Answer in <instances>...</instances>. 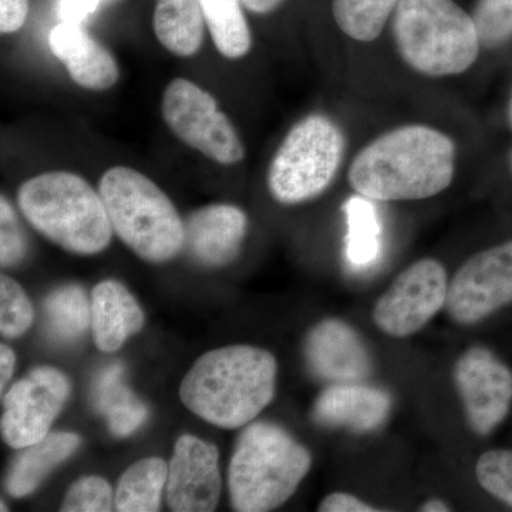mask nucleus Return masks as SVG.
Returning <instances> with one entry per match:
<instances>
[{"instance_id":"1","label":"nucleus","mask_w":512,"mask_h":512,"mask_svg":"<svg viewBox=\"0 0 512 512\" xmlns=\"http://www.w3.org/2000/svg\"><path fill=\"white\" fill-rule=\"evenodd\" d=\"M456 171V146L436 128L410 124L370 141L350 164L356 194L372 201L426 200L447 190Z\"/></svg>"},{"instance_id":"2","label":"nucleus","mask_w":512,"mask_h":512,"mask_svg":"<svg viewBox=\"0 0 512 512\" xmlns=\"http://www.w3.org/2000/svg\"><path fill=\"white\" fill-rule=\"evenodd\" d=\"M278 365L255 346H227L202 355L180 387L187 409L222 427L248 426L274 400Z\"/></svg>"},{"instance_id":"3","label":"nucleus","mask_w":512,"mask_h":512,"mask_svg":"<svg viewBox=\"0 0 512 512\" xmlns=\"http://www.w3.org/2000/svg\"><path fill=\"white\" fill-rule=\"evenodd\" d=\"M311 466V454L288 431L269 421H252L239 436L229 464L232 507L239 512L281 507Z\"/></svg>"},{"instance_id":"4","label":"nucleus","mask_w":512,"mask_h":512,"mask_svg":"<svg viewBox=\"0 0 512 512\" xmlns=\"http://www.w3.org/2000/svg\"><path fill=\"white\" fill-rule=\"evenodd\" d=\"M18 204L36 231L72 254H99L110 244L114 231L103 198L79 175L56 171L30 178Z\"/></svg>"},{"instance_id":"5","label":"nucleus","mask_w":512,"mask_h":512,"mask_svg":"<svg viewBox=\"0 0 512 512\" xmlns=\"http://www.w3.org/2000/svg\"><path fill=\"white\" fill-rule=\"evenodd\" d=\"M393 35L403 62L424 76L467 72L480 53L474 20L454 0H399Z\"/></svg>"},{"instance_id":"6","label":"nucleus","mask_w":512,"mask_h":512,"mask_svg":"<svg viewBox=\"0 0 512 512\" xmlns=\"http://www.w3.org/2000/svg\"><path fill=\"white\" fill-rule=\"evenodd\" d=\"M99 192L113 231L144 261H170L184 248V221L146 175L133 168H111L101 178Z\"/></svg>"},{"instance_id":"7","label":"nucleus","mask_w":512,"mask_h":512,"mask_svg":"<svg viewBox=\"0 0 512 512\" xmlns=\"http://www.w3.org/2000/svg\"><path fill=\"white\" fill-rule=\"evenodd\" d=\"M345 154V136L329 117L311 114L286 134L269 165L268 188L281 204H301L328 190Z\"/></svg>"},{"instance_id":"8","label":"nucleus","mask_w":512,"mask_h":512,"mask_svg":"<svg viewBox=\"0 0 512 512\" xmlns=\"http://www.w3.org/2000/svg\"><path fill=\"white\" fill-rule=\"evenodd\" d=\"M163 117L183 143L218 164H237L245 157L241 138L218 109L217 101L190 80L175 79L168 84L163 97Z\"/></svg>"},{"instance_id":"9","label":"nucleus","mask_w":512,"mask_h":512,"mask_svg":"<svg viewBox=\"0 0 512 512\" xmlns=\"http://www.w3.org/2000/svg\"><path fill=\"white\" fill-rule=\"evenodd\" d=\"M448 284L446 268L436 259L414 262L376 302L373 320L377 328L393 338L419 332L446 306Z\"/></svg>"},{"instance_id":"10","label":"nucleus","mask_w":512,"mask_h":512,"mask_svg":"<svg viewBox=\"0 0 512 512\" xmlns=\"http://www.w3.org/2000/svg\"><path fill=\"white\" fill-rule=\"evenodd\" d=\"M512 303V239L467 259L448 284L446 312L476 325Z\"/></svg>"},{"instance_id":"11","label":"nucleus","mask_w":512,"mask_h":512,"mask_svg":"<svg viewBox=\"0 0 512 512\" xmlns=\"http://www.w3.org/2000/svg\"><path fill=\"white\" fill-rule=\"evenodd\" d=\"M70 383L55 367H36L3 400L2 437L13 448L45 439L69 399Z\"/></svg>"},{"instance_id":"12","label":"nucleus","mask_w":512,"mask_h":512,"mask_svg":"<svg viewBox=\"0 0 512 512\" xmlns=\"http://www.w3.org/2000/svg\"><path fill=\"white\" fill-rule=\"evenodd\" d=\"M454 383L471 430L478 436L493 433L512 404V370L493 350L473 346L457 360Z\"/></svg>"},{"instance_id":"13","label":"nucleus","mask_w":512,"mask_h":512,"mask_svg":"<svg viewBox=\"0 0 512 512\" xmlns=\"http://www.w3.org/2000/svg\"><path fill=\"white\" fill-rule=\"evenodd\" d=\"M217 447L194 436L175 443L168 464L167 504L171 511L210 512L221 495V474Z\"/></svg>"},{"instance_id":"14","label":"nucleus","mask_w":512,"mask_h":512,"mask_svg":"<svg viewBox=\"0 0 512 512\" xmlns=\"http://www.w3.org/2000/svg\"><path fill=\"white\" fill-rule=\"evenodd\" d=\"M303 356L313 375L330 384L363 382L373 369L362 336L340 319L316 323L306 335Z\"/></svg>"},{"instance_id":"15","label":"nucleus","mask_w":512,"mask_h":512,"mask_svg":"<svg viewBox=\"0 0 512 512\" xmlns=\"http://www.w3.org/2000/svg\"><path fill=\"white\" fill-rule=\"evenodd\" d=\"M392 406L390 394L379 387L360 382L333 383L319 394L312 417L320 426L370 433L383 426Z\"/></svg>"},{"instance_id":"16","label":"nucleus","mask_w":512,"mask_h":512,"mask_svg":"<svg viewBox=\"0 0 512 512\" xmlns=\"http://www.w3.org/2000/svg\"><path fill=\"white\" fill-rule=\"evenodd\" d=\"M184 227V247L192 258L215 268L231 264L239 255L248 218L234 205L215 204L192 212Z\"/></svg>"},{"instance_id":"17","label":"nucleus","mask_w":512,"mask_h":512,"mask_svg":"<svg viewBox=\"0 0 512 512\" xmlns=\"http://www.w3.org/2000/svg\"><path fill=\"white\" fill-rule=\"evenodd\" d=\"M49 45L70 77L84 89L107 90L119 80L116 59L82 25L60 23L50 32Z\"/></svg>"},{"instance_id":"18","label":"nucleus","mask_w":512,"mask_h":512,"mask_svg":"<svg viewBox=\"0 0 512 512\" xmlns=\"http://www.w3.org/2000/svg\"><path fill=\"white\" fill-rule=\"evenodd\" d=\"M143 325L144 313L126 286L104 281L93 289V338L101 352H116Z\"/></svg>"},{"instance_id":"19","label":"nucleus","mask_w":512,"mask_h":512,"mask_svg":"<svg viewBox=\"0 0 512 512\" xmlns=\"http://www.w3.org/2000/svg\"><path fill=\"white\" fill-rule=\"evenodd\" d=\"M80 446V437L67 431L49 433L45 439L20 448L10 466L6 487L16 498L35 493L59 464L67 460Z\"/></svg>"},{"instance_id":"20","label":"nucleus","mask_w":512,"mask_h":512,"mask_svg":"<svg viewBox=\"0 0 512 512\" xmlns=\"http://www.w3.org/2000/svg\"><path fill=\"white\" fill-rule=\"evenodd\" d=\"M154 32L165 49L188 57L200 50L204 16L200 0H156Z\"/></svg>"},{"instance_id":"21","label":"nucleus","mask_w":512,"mask_h":512,"mask_svg":"<svg viewBox=\"0 0 512 512\" xmlns=\"http://www.w3.org/2000/svg\"><path fill=\"white\" fill-rule=\"evenodd\" d=\"M168 466L157 457L137 461L121 476L116 490V510L154 512L160 510L167 487Z\"/></svg>"},{"instance_id":"22","label":"nucleus","mask_w":512,"mask_h":512,"mask_svg":"<svg viewBox=\"0 0 512 512\" xmlns=\"http://www.w3.org/2000/svg\"><path fill=\"white\" fill-rule=\"evenodd\" d=\"M343 212L348 222L346 259L353 268H369L382 254V224L375 204L356 194L343 205Z\"/></svg>"},{"instance_id":"23","label":"nucleus","mask_w":512,"mask_h":512,"mask_svg":"<svg viewBox=\"0 0 512 512\" xmlns=\"http://www.w3.org/2000/svg\"><path fill=\"white\" fill-rule=\"evenodd\" d=\"M239 0H200L202 16L217 46L228 59L244 57L251 49V32Z\"/></svg>"},{"instance_id":"24","label":"nucleus","mask_w":512,"mask_h":512,"mask_svg":"<svg viewBox=\"0 0 512 512\" xmlns=\"http://www.w3.org/2000/svg\"><path fill=\"white\" fill-rule=\"evenodd\" d=\"M45 315L53 338L74 342L92 326V301L79 285L62 286L47 296Z\"/></svg>"},{"instance_id":"25","label":"nucleus","mask_w":512,"mask_h":512,"mask_svg":"<svg viewBox=\"0 0 512 512\" xmlns=\"http://www.w3.org/2000/svg\"><path fill=\"white\" fill-rule=\"evenodd\" d=\"M399 0H333L339 29L356 42L369 43L382 35Z\"/></svg>"},{"instance_id":"26","label":"nucleus","mask_w":512,"mask_h":512,"mask_svg":"<svg viewBox=\"0 0 512 512\" xmlns=\"http://www.w3.org/2000/svg\"><path fill=\"white\" fill-rule=\"evenodd\" d=\"M471 18L481 46L487 49L504 45L512 37V0H477Z\"/></svg>"},{"instance_id":"27","label":"nucleus","mask_w":512,"mask_h":512,"mask_svg":"<svg viewBox=\"0 0 512 512\" xmlns=\"http://www.w3.org/2000/svg\"><path fill=\"white\" fill-rule=\"evenodd\" d=\"M33 323V308L28 295L9 276L0 279V332L13 339L25 335Z\"/></svg>"},{"instance_id":"28","label":"nucleus","mask_w":512,"mask_h":512,"mask_svg":"<svg viewBox=\"0 0 512 512\" xmlns=\"http://www.w3.org/2000/svg\"><path fill=\"white\" fill-rule=\"evenodd\" d=\"M476 477L483 490L512 510V450L484 453L478 458Z\"/></svg>"},{"instance_id":"29","label":"nucleus","mask_w":512,"mask_h":512,"mask_svg":"<svg viewBox=\"0 0 512 512\" xmlns=\"http://www.w3.org/2000/svg\"><path fill=\"white\" fill-rule=\"evenodd\" d=\"M116 507V494L104 478L87 476L76 481L67 491L62 511L107 512Z\"/></svg>"},{"instance_id":"30","label":"nucleus","mask_w":512,"mask_h":512,"mask_svg":"<svg viewBox=\"0 0 512 512\" xmlns=\"http://www.w3.org/2000/svg\"><path fill=\"white\" fill-rule=\"evenodd\" d=\"M26 255V241L12 205L0 201V262L3 268L18 265Z\"/></svg>"},{"instance_id":"31","label":"nucleus","mask_w":512,"mask_h":512,"mask_svg":"<svg viewBox=\"0 0 512 512\" xmlns=\"http://www.w3.org/2000/svg\"><path fill=\"white\" fill-rule=\"evenodd\" d=\"M104 417L109 423L110 433L119 439H126L143 426L148 417V410L143 402L133 397L128 402L114 407Z\"/></svg>"},{"instance_id":"32","label":"nucleus","mask_w":512,"mask_h":512,"mask_svg":"<svg viewBox=\"0 0 512 512\" xmlns=\"http://www.w3.org/2000/svg\"><path fill=\"white\" fill-rule=\"evenodd\" d=\"M29 13V0H0V30L18 32L25 25Z\"/></svg>"},{"instance_id":"33","label":"nucleus","mask_w":512,"mask_h":512,"mask_svg":"<svg viewBox=\"0 0 512 512\" xmlns=\"http://www.w3.org/2000/svg\"><path fill=\"white\" fill-rule=\"evenodd\" d=\"M104 0H59V18L64 23L82 25L84 20L92 16Z\"/></svg>"},{"instance_id":"34","label":"nucleus","mask_w":512,"mask_h":512,"mask_svg":"<svg viewBox=\"0 0 512 512\" xmlns=\"http://www.w3.org/2000/svg\"><path fill=\"white\" fill-rule=\"evenodd\" d=\"M318 511L320 512H376L379 508L366 504L365 501L348 493H333L328 495L320 503Z\"/></svg>"},{"instance_id":"35","label":"nucleus","mask_w":512,"mask_h":512,"mask_svg":"<svg viewBox=\"0 0 512 512\" xmlns=\"http://www.w3.org/2000/svg\"><path fill=\"white\" fill-rule=\"evenodd\" d=\"M16 356L15 352L8 346H0V387L5 389L6 384L9 383L10 377L15 370Z\"/></svg>"},{"instance_id":"36","label":"nucleus","mask_w":512,"mask_h":512,"mask_svg":"<svg viewBox=\"0 0 512 512\" xmlns=\"http://www.w3.org/2000/svg\"><path fill=\"white\" fill-rule=\"evenodd\" d=\"M245 8L251 10V12L259 13V15H265V13L274 12L282 0H239Z\"/></svg>"},{"instance_id":"37","label":"nucleus","mask_w":512,"mask_h":512,"mask_svg":"<svg viewBox=\"0 0 512 512\" xmlns=\"http://www.w3.org/2000/svg\"><path fill=\"white\" fill-rule=\"evenodd\" d=\"M450 510V505L444 503L443 500H439V498H433V500L427 501L420 507V511L423 512H447Z\"/></svg>"},{"instance_id":"38","label":"nucleus","mask_w":512,"mask_h":512,"mask_svg":"<svg viewBox=\"0 0 512 512\" xmlns=\"http://www.w3.org/2000/svg\"><path fill=\"white\" fill-rule=\"evenodd\" d=\"M508 117H510V123L512 126V94L510 99V106H508Z\"/></svg>"},{"instance_id":"39","label":"nucleus","mask_w":512,"mask_h":512,"mask_svg":"<svg viewBox=\"0 0 512 512\" xmlns=\"http://www.w3.org/2000/svg\"><path fill=\"white\" fill-rule=\"evenodd\" d=\"M510 168H511V173H512V150H511V154H510Z\"/></svg>"}]
</instances>
